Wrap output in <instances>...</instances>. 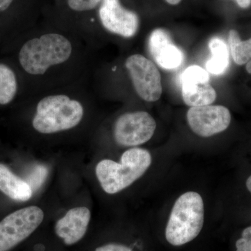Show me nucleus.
Here are the masks:
<instances>
[{
	"instance_id": "obj_1",
	"label": "nucleus",
	"mask_w": 251,
	"mask_h": 251,
	"mask_svg": "<svg viewBox=\"0 0 251 251\" xmlns=\"http://www.w3.org/2000/svg\"><path fill=\"white\" fill-rule=\"evenodd\" d=\"M151 164L148 150L131 148L122 154L120 163L110 159L99 161L96 175L105 193L115 194L141 177Z\"/></svg>"
},
{
	"instance_id": "obj_2",
	"label": "nucleus",
	"mask_w": 251,
	"mask_h": 251,
	"mask_svg": "<svg viewBox=\"0 0 251 251\" xmlns=\"http://www.w3.org/2000/svg\"><path fill=\"white\" fill-rule=\"evenodd\" d=\"M72 51L67 37L49 33L27 41L20 50L19 62L27 74L43 75L52 66L67 62Z\"/></svg>"
},
{
	"instance_id": "obj_3",
	"label": "nucleus",
	"mask_w": 251,
	"mask_h": 251,
	"mask_svg": "<svg viewBox=\"0 0 251 251\" xmlns=\"http://www.w3.org/2000/svg\"><path fill=\"white\" fill-rule=\"evenodd\" d=\"M204 207L199 193L189 191L175 202L167 224L166 239L174 247H181L192 242L203 227Z\"/></svg>"
},
{
	"instance_id": "obj_4",
	"label": "nucleus",
	"mask_w": 251,
	"mask_h": 251,
	"mask_svg": "<svg viewBox=\"0 0 251 251\" xmlns=\"http://www.w3.org/2000/svg\"><path fill=\"white\" fill-rule=\"evenodd\" d=\"M83 115V107L77 100L64 94L49 96L38 103L32 126L39 133L52 134L76 126Z\"/></svg>"
},
{
	"instance_id": "obj_5",
	"label": "nucleus",
	"mask_w": 251,
	"mask_h": 251,
	"mask_svg": "<svg viewBox=\"0 0 251 251\" xmlns=\"http://www.w3.org/2000/svg\"><path fill=\"white\" fill-rule=\"evenodd\" d=\"M44 213L37 206H29L11 213L0 221V251H12L40 227Z\"/></svg>"
},
{
	"instance_id": "obj_6",
	"label": "nucleus",
	"mask_w": 251,
	"mask_h": 251,
	"mask_svg": "<svg viewBox=\"0 0 251 251\" xmlns=\"http://www.w3.org/2000/svg\"><path fill=\"white\" fill-rule=\"evenodd\" d=\"M125 66L140 98L148 102L161 98V74L152 61L141 54H133L127 58Z\"/></svg>"
},
{
	"instance_id": "obj_7",
	"label": "nucleus",
	"mask_w": 251,
	"mask_h": 251,
	"mask_svg": "<svg viewBox=\"0 0 251 251\" xmlns=\"http://www.w3.org/2000/svg\"><path fill=\"white\" fill-rule=\"evenodd\" d=\"M156 128V121L148 112H128L115 122L114 138L121 146H138L151 139Z\"/></svg>"
},
{
	"instance_id": "obj_8",
	"label": "nucleus",
	"mask_w": 251,
	"mask_h": 251,
	"mask_svg": "<svg viewBox=\"0 0 251 251\" xmlns=\"http://www.w3.org/2000/svg\"><path fill=\"white\" fill-rule=\"evenodd\" d=\"M187 121L196 134L208 138L228 128L231 122L230 112L223 105L191 107L187 112Z\"/></svg>"
},
{
	"instance_id": "obj_9",
	"label": "nucleus",
	"mask_w": 251,
	"mask_h": 251,
	"mask_svg": "<svg viewBox=\"0 0 251 251\" xmlns=\"http://www.w3.org/2000/svg\"><path fill=\"white\" fill-rule=\"evenodd\" d=\"M99 14L103 27L117 35L133 37L139 28L138 15L124 8L120 0H102Z\"/></svg>"
},
{
	"instance_id": "obj_10",
	"label": "nucleus",
	"mask_w": 251,
	"mask_h": 251,
	"mask_svg": "<svg viewBox=\"0 0 251 251\" xmlns=\"http://www.w3.org/2000/svg\"><path fill=\"white\" fill-rule=\"evenodd\" d=\"M90 220L91 212L88 208H73L56 222L54 233L67 247L76 245L85 237Z\"/></svg>"
},
{
	"instance_id": "obj_11",
	"label": "nucleus",
	"mask_w": 251,
	"mask_h": 251,
	"mask_svg": "<svg viewBox=\"0 0 251 251\" xmlns=\"http://www.w3.org/2000/svg\"><path fill=\"white\" fill-rule=\"evenodd\" d=\"M149 50L159 67L165 69L179 67L184 59L182 51L177 47L164 29H156L150 34Z\"/></svg>"
},
{
	"instance_id": "obj_12",
	"label": "nucleus",
	"mask_w": 251,
	"mask_h": 251,
	"mask_svg": "<svg viewBox=\"0 0 251 251\" xmlns=\"http://www.w3.org/2000/svg\"><path fill=\"white\" fill-rule=\"evenodd\" d=\"M0 191L14 201L25 202L32 196L33 191L26 181L18 177L9 168L0 163Z\"/></svg>"
},
{
	"instance_id": "obj_13",
	"label": "nucleus",
	"mask_w": 251,
	"mask_h": 251,
	"mask_svg": "<svg viewBox=\"0 0 251 251\" xmlns=\"http://www.w3.org/2000/svg\"><path fill=\"white\" fill-rule=\"evenodd\" d=\"M182 85L183 100L188 106L196 107L211 105L216 99V92L209 83H184Z\"/></svg>"
},
{
	"instance_id": "obj_14",
	"label": "nucleus",
	"mask_w": 251,
	"mask_h": 251,
	"mask_svg": "<svg viewBox=\"0 0 251 251\" xmlns=\"http://www.w3.org/2000/svg\"><path fill=\"white\" fill-rule=\"evenodd\" d=\"M211 57L206 63L207 72L214 75L224 74L229 64V51L226 43L220 38L211 39L209 43Z\"/></svg>"
},
{
	"instance_id": "obj_15",
	"label": "nucleus",
	"mask_w": 251,
	"mask_h": 251,
	"mask_svg": "<svg viewBox=\"0 0 251 251\" xmlns=\"http://www.w3.org/2000/svg\"><path fill=\"white\" fill-rule=\"evenodd\" d=\"M17 92V80L11 69L0 64V104L6 105L12 101Z\"/></svg>"
},
{
	"instance_id": "obj_16",
	"label": "nucleus",
	"mask_w": 251,
	"mask_h": 251,
	"mask_svg": "<svg viewBox=\"0 0 251 251\" xmlns=\"http://www.w3.org/2000/svg\"><path fill=\"white\" fill-rule=\"evenodd\" d=\"M228 41L231 54L238 65H244L251 60V38L249 40H241L239 33L234 29L229 31Z\"/></svg>"
},
{
	"instance_id": "obj_17",
	"label": "nucleus",
	"mask_w": 251,
	"mask_h": 251,
	"mask_svg": "<svg viewBox=\"0 0 251 251\" xmlns=\"http://www.w3.org/2000/svg\"><path fill=\"white\" fill-rule=\"evenodd\" d=\"M209 81V76L207 71L197 65L188 67L181 76V84L206 83Z\"/></svg>"
},
{
	"instance_id": "obj_18",
	"label": "nucleus",
	"mask_w": 251,
	"mask_h": 251,
	"mask_svg": "<svg viewBox=\"0 0 251 251\" xmlns=\"http://www.w3.org/2000/svg\"><path fill=\"white\" fill-rule=\"evenodd\" d=\"M47 175L48 169L45 166L39 165L32 170L29 175L27 182L31 186L33 192L43 184Z\"/></svg>"
},
{
	"instance_id": "obj_19",
	"label": "nucleus",
	"mask_w": 251,
	"mask_h": 251,
	"mask_svg": "<svg viewBox=\"0 0 251 251\" xmlns=\"http://www.w3.org/2000/svg\"><path fill=\"white\" fill-rule=\"evenodd\" d=\"M102 0H68L69 7L75 11H87L97 7Z\"/></svg>"
},
{
	"instance_id": "obj_20",
	"label": "nucleus",
	"mask_w": 251,
	"mask_h": 251,
	"mask_svg": "<svg viewBox=\"0 0 251 251\" xmlns=\"http://www.w3.org/2000/svg\"><path fill=\"white\" fill-rule=\"evenodd\" d=\"M93 251H134L131 247L122 243L110 242L100 244Z\"/></svg>"
},
{
	"instance_id": "obj_21",
	"label": "nucleus",
	"mask_w": 251,
	"mask_h": 251,
	"mask_svg": "<svg viewBox=\"0 0 251 251\" xmlns=\"http://www.w3.org/2000/svg\"><path fill=\"white\" fill-rule=\"evenodd\" d=\"M236 251H251V226L244 229L242 237L236 242Z\"/></svg>"
},
{
	"instance_id": "obj_22",
	"label": "nucleus",
	"mask_w": 251,
	"mask_h": 251,
	"mask_svg": "<svg viewBox=\"0 0 251 251\" xmlns=\"http://www.w3.org/2000/svg\"><path fill=\"white\" fill-rule=\"evenodd\" d=\"M12 1L13 0H0V12L7 9Z\"/></svg>"
},
{
	"instance_id": "obj_23",
	"label": "nucleus",
	"mask_w": 251,
	"mask_h": 251,
	"mask_svg": "<svg viewBox=\"0 0 251 251\" xmlns=\"http://www.w3.org/2000/svg\"><path fill=\"white\" fill-rule=\"evenodd\" d=\"M237 4L243 9H247L251 5V0H236Z\"/></svg>"
},
{
	"instance_id": "obj_24",
	"label": "nucleus",
	"mask_w": 251,
	"mask_h": 251,
	"mask_svg": "<svg viewBox=\"0 0 251 251\" xmlns=\"http://www.w3.org/2000/svg\"><path fill=\"white\" fill-rule=\"evenodd\" d=\"M246 185H247V189L249 190V192L251 193V175L248 178Z\"/></svg>"
},
{
	"instance_id": "obj_25",
	"label": "nucleus",
	"mask_w": 251,
	"mask_h": 251,
	"mask_svg": "<svg viewBox=\"0 0 251 251\" xmlns=\"http://www.w3.org/2000/svg\"><path fill=\"white\" fill-rule=\"evenodd\" d=\"M168 4L172 5H176L181 2V0H166Z\"/></svg>"
},
{
	"instance_id": "obj_26",
	"label": "nucleus",
	"mask_w": 251,
	"mask_h": 251,
	"mask_svg": "<svg viewBox=\"0 0 251 251\" xmlns=\"http://www.w3.org/2000/svg\"><path fill=\"white\" fill-rule=\"evenodd\" d=\"M246 69H247V72L249 73V74H251V60L247 63Z\"/></svg>"
}]
</instances>
